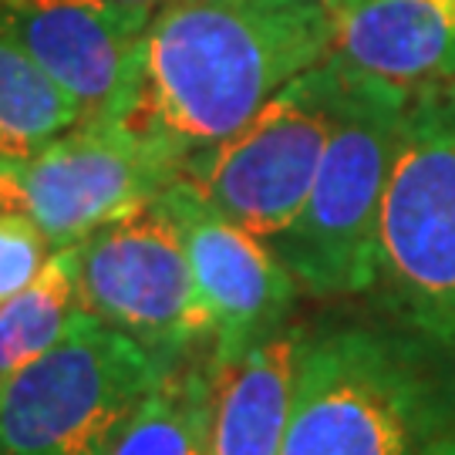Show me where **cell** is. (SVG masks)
Here are the masks:
<instances>
[{"instance_id":"9c48e42d","label":"cell","mask_w":455,"mask_h":455,"mask_svg":"<svg viewBox=\"0 0 455 455\" xmlns=\"http://www.w3.org/2000/svg\"><path fill=\"white\" fill-rule=\"evenodd\" d=\"M163 199L186 240L216 364L236 361L253 344L291 324L304 291L274 246L212 210L182 176L165 186Z\"/></svg>"},{"instance_id":"2e32d148","label":"cell","mask_w":455,"mask_h":455,"mask_svg":"<svg viewBox=\"0 0 455 455\" xmlns=\"http://www.w3.org/2000/svg\"><path fill=\"white\" fill-rule=\"evenodd\" d=\"M48 236L28 212H0V304L28 291L51 260Z\"/></svg>"},{"instance_id":"7c38bea8","label":"cell","mask_w":455,"mask_h":455,"mask_svg":"<svg viewBox=\"0 0 455 455\" xmlns=\"http://www.w3.org/2000/svg\"><path fill=\"white\" fill-rule=\"evenodd\" d=\"M310 327L283 324L246 355L220 364L210 455H280L291 425L297 368Z\"/></svg>"},{"instance_id":"7a4b0ae2","label":"cell","mask_w":455,"mask_h":455,"mask_svg":"<svg viewBox=\"0 0 455 455\" xmlns=\"http://www.w3.org/2000/svg\"><path fill=\"white\" fill-rule=\"evenodd\" d=\"M455 432V351L395 321L307 334L280 455H425Z\"/></svg>"},{"instance_id":"5bb4252c","label":"cell","mask_w":455,"mask_h":455,"mask_svg":"<svg viewBox=\"0 0 455 455\" xmlns=\"http://www.w3.org/2000/svg\"><path fill=\"white\" fill-rule=\"evenodd\" d=\"M84 317L88 314L78 291V250H54L31 287L0 304V381L48 355Z\"/></svg>"},{"instance_id":"6da1fadb","label":"cell","mask_w":455,"mask_h":455,"mask_svg":"<svg viewBox=\"0 0 455 455\" xmlns=\"http://www.w3.org/2000/svg\"><path fill=\"white\" fill-rule=\"evenodd\" d=\"M334 48L321 0H169L146 31L132 129L182 165L223 142Z\"/></svg>"},{"instance_id":"30bf717a","label":"cell","mask_w":455,"mask_h":455,"mask_svg":"<svg viewBox=\"0 0 455 455\" xmlns=\"http://www.w3.org/2000/svg\"><path fill=\"white\" fill-rule=\"evenodd\" d=\"M152 17L118 0H0V20L82 108V122L129 115Z\"/></svg>"},{"instance_id":"d6986e66","label":"cell","mask_w":455,"mask_h":455,"mask_svg":"<svg viewBox=\"0 0 455 455\" xmlns=\"http://www.w3.org/2000/svg\"><path fill=\"white\" fill-rule=\"evenodd\" d=\"M321 4H324V7H331V11H334V7L341 4V0H321Z\"/></svg>"},{"instance_id":"9a60e30c","label":"cell","mask_w":455,"mask_h":455,"mask_svg":"<svg viewBox=\"0 0 455 455\" xmlns=\"http://www.w3.org/2000/svg\"><path fill=\"white\" fill-rule=\"evenodd\" d=\"M78 122L82 108L0 20V152L7 163L31 159Z\"/></svg>"},{"instance_id":"52a82bcc","label":"cell","mask_w":455,"mask_h":455,"mask_svg":"<svg viewBox=\"0 0 455 455\" xmlns=\"http://www.w3.org/2000/svg\"><path fill=\"white\" fill-rule=\"evenodd\" d=\"M78 250L82 307L98 324L172 364L210 344L186 240L163 193L84 236Z\"/></svg>"},{"instance_id":"e0dca14e","label":"cell","mask_w":455,"mask_h":455,"mask_svg":"<svg viewBox=\"0 0 455 455\" xmlns=\"http://www.w3.org/2000/svg\"><path fill=\"white\" fill-rule=\"evenodd\" d=\"M425 455H455V432H449L445 439H439Z\"/></svg>"},{"instance_id":"ffe728a7","label":"cell","mask_w":455,"mask_h":455,"mask_svg":"<svg viewBox=\"0 0 455 455\" xmlns=\"http://www.w3.org/2000/svg\"><path fill=\"white\" fill-rule=\"evenodd\" d=\"M0 165H7V156H4V152H0Z\"/></svg>"},{"instance_id":"5b68a950","label":"cell","mask_w":455,"mask_h":455,"mask_svg":"<svg viewBox=\"0 0 455 455\" xmlns=\"http://www.w3.org/2000/svg\"><path fill=\"white\" fill-rule=\"evenodd\" d=\"M165 368L142 344L84 317L0 381V455H112Z\"/></svg>"},{"instance_id":"3957f363","label":"cell","mask_w":455,"mask_h":455,"mask_svg":"<svg viewBox=\"0 0 455 455\" xmlns=\"http://www.w3.org/2000/svg\"><path fill=\"white\" fill-rule=\"evenodd\" d=\"M368 293L388 321L455 351V78L408 92Z\"/></svg>"},{"instance_id":"8992f818","label":"cell","mask_w":455,"mask_h":455,"mask_svg":"<svg viewBox=\"0 0 455 455\" xmlns=\"http://www.w3.org/2000/svg\"><path fill=\"white\" fill-rule=\"evenodd\" d=\"M344 65H321L280 88L243 129L186 159L182 180L246 233L274 240L293 223L341 112Z\"/></svg>"},{"instance_id":"4fadbf2b","label":"cell","mask_w":455,"mask_h":455,"mask_svg":"<svg viewBox=\"0 0 455 455\" xmlns=\"http://www.w3.org/2000/svg\"><path fill=\"white\" fill-rule=\"evenodd\" d=\"M220 364L210 344L172 361L118 435L112 455H210Z\"/></svg>"},{"instance_id":"8fae6325","label":"cell","mask_w":455,"mask_h":455,"mask_svg":"<svg viewBox=\"0 0 455 455\" xmlns=\"http://www.w3.org/2000/svg\"><path fill=\"white\" fill-rule=\"evenodd\" d=\"M331 14L347 68L405 88L455 78V0H341Z\"/></svg>"},{"instance_id":"277c9868","label":"cell","mask_w":455,"mask_h":455,"mask_svg":"<svg viewBox=\"0 0 455 455\" xmlns=\"http://www.w3.org/2000/svg\"><path fill=\"white\" fill-rule=\"evenodd\" d=\"M408 92L405 84L344 65L341 112L317 180L291 227L270 240L310 297H358L371 291L381 199L402 139Z\"/></svg>"},{"instance_id":"ac0fdd59","label":"cell","mask_w":455,"mask_h":455,"mask_svg":"<svg viewBox=\"0 0 455 455\" xmlns=\"http://www.w3.org/2000/svg\"><path fill=\"white\" fill-rule=\"evenodd\" d=\"M118 4H129V7H139V11H148V14H156L163 4H169V0H118Z\"/></svg>"},{"instance_id":"ba28073f","label":"cell","mask_w":455,"mask_h":455,"mask_svg":"<svg viewBox=\"0 0 455 455\" xmlns=\"http://www.w3.org/2000/svg\"><path fill=\"white\" fill-rule=\"evenodd\" d=\"M182 176V163L129 122L84 118L17 163L24 210L51 250L82 243Z\"/></svg>"}]
</instances>
